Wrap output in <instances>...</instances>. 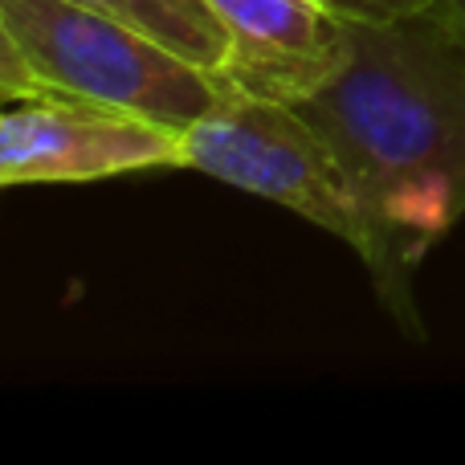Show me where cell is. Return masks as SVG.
I'll use <instances>...</instances> for the list:
<instances>
[{
  "label": "cell",
  "mask_w": 465,
  "mask_h": 465,
  "mask_svg": "<svg viewBox=\"0 0 465 465\" xmlns=\"http://www.w3.org/2000/svg\"><path fill=\"white\" fill-rule=\"evenodd\" d=\"M147 33L78 0H0V98L65 94L119 106L184 135L232 94Z\"/></svg>",
  "instance_id": "obj_2"
},
{
  "label": "cell",
  "mask_w": 465,
  "mask_h": 465,
  "mask_svg": "<svg viewBox=\"0 0 465 465\" xmlns=\"http://www.w3.org/2000/svg\"><path fill=\"white\" fill-rule=\"evenodd\" d=\"M78 5L98 8V13L147 33L152 41L168 45L172 54L225 78L229 37L209 0H78Z\"/></svg>",
  "instance_id": "obj_6"
},
{
  "label": "cell",
  "mask_w": 465,
  "mask_h": 465,
  "mask_svg": "<svg viewBox=\"0 0 465 465\" xmlns=\"http://www.w3.org/2000/svg\"><path fill=\"white\" fill-rule=\"evenodd\" d=\"M339 16H360V21H384V16H401L412 8H429L437 0H327Z\"/></svg>",
  "instance_id": "obj_7"
},
{
  "label": "cell",
  "mask_w": 465,
  "mask_h": 465,
  "mask_svg": "<svg viewBox=\"0 0 465 465\" xmlns=\"http://www.w3.org/2000/svg\"><path fill=\"white\" fill-rule=\"evenodd\" d=\"M184 168V135L119 106L65 94L13 98L0 114V184H86Z\"/></svg>",
  "instance_id": "obj_4"
},
{
  "label": "cell",
  "mask_w": 465,
  "mask_h": 465,
  "mask_svg": "<svg viewBox=\"0 0 465 465\" xmlns=\"http://www.w3.org/2000/svg\"><path fill=\"white\" fill-rule=\"evenodd\" d=\"M441 8L453 16V25L465 33V0H441Z\"/></svg>",
  "instance_id": "obj_8"
},
{
  "label": "cell",
  "mask_w": 465,
  "mask_h": 465,
  "mask_svg": "<svg viewBox=\"0 0 465 465\" xmlns=\"http://www.w3.org/2000/svg\"><path fill=\"white\" fill-rule=\"evenodd\" d=\"M331 143L363 217L360 262L384 306L420 335L412 270L465 217V33L441 8L347 16V54L294 103Z\"/></svg>",
  "instance_id": "obj_1"
},
{
  "label": "cell",
  "mask_w": 465,
  "mask_h": 465,
  "mask_svg": "<svg viewBox=\"0 0 465 465\" xmlns=\"http://www.w3.org/2000/svg\"><path fill=\"white\" fill-rule=\"evenodd\" d=\"M184 168L265 196L351 249L363 241L360 204L335 152L290 103L232 90L209 119L184 131Z\"/></svg>",
  "instance_id": "obj_3"
},
{
  "label": "cell",
  "mask_w": 465,
  "mask_h": 465,
  "mask_svg": "<svg viewBox=\"0 0 465 465\" xmlns=\"http://www.w3.org/2000/svg\"><path fill=\"white\" fill-rule=\"evenodd\" d=\"M229 37L225 78L241 94L302 103L335 78L347 16L327 0H209Z\"/></svg>",
  "instance_id": "obj_5"
}]
</instances>
